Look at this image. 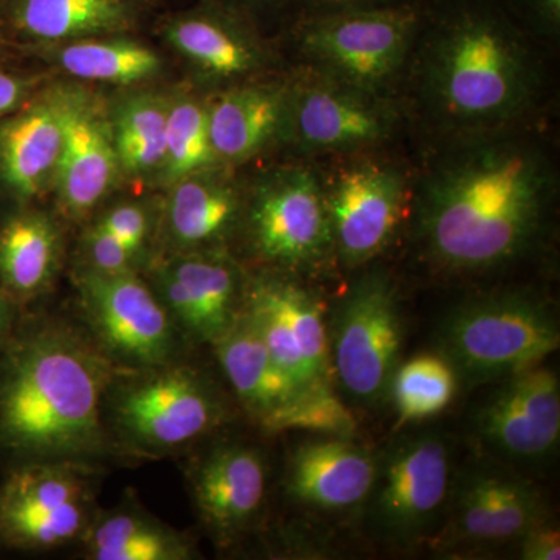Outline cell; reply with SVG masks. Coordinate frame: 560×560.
Here are the masks:
<instances>
[{
	"mask_svg": "<svg viewBox=\"0 0 560 560\" xmlns=\"http://www.w3.org/2000/svg\"><path fill=\"white\" fill-rule=\"evenodd\" d=\"M410 147L415 197L404 242L427 275L470 282L544 249L560 183L547 125Z\"/></svg>",
	"mask_w": 560,
	"mask_h": 560,
	"instance_id": "6da1fadb",
	"label": "cell"
},
{
	"mask_svg": "<svg viewBox=\"0 0 560 560\" xmlns=\"http://www.w3.org/2000/svg\"><path fill=\"white\" fill-rule=\"evenodd\" d=\"M550 57L503 0H422L397 95L410 145L548 125Z\"/></svg>",
	"mask_w": 560,
	"mask_h": 560,
	"instance_id": "7a4b0ae2",
	"label": "cell"
},
{
	"mask_svg": "<svg viewBox=\"0 0 560 560\" xmlns=\"http://www.w3.org/2000/svg\"><path fill=\"white\" fill-rule=\"evenodd\" d=\"M116 363L62 324L18 320L0 348V458L84 463L106 445L103 401Z\"/></svg>",
	"mask_w": 560,
	"mask_h": 560,
	"instance_id": "3957f363",
	"label": "cell"
},
{
	"mask_svg": "<svg viewBox=\"0 0 560 560\" xmlns=\"http://www.w3.org/2000/svg\"><path fill=\"white\" fill-rule=\"evenodd\" d=\"M282 158L245 180L238 238L259 270L308 282L338 278L334 232L315 164Z\"/></svg>",
	"mask_w": 560,
	"mask_h": 560,
	"instance_id": "277c9868",
	"label": "cell"
},
{
	"mask_svg": "<svg viewBox=\"0 0 560 560\" xmlns=\"http://www.w3.org/2000/svg\"><path fill=\"white\" fill-rule=\"evenodd\" d=\"M422 20V0L296 18L278 33L289 66L378 95H399Z\"/></svg>",
	"mask_w": 560,
	"mask_h": 560,
	"instance_id": "5b68a950",
	"label": "cell"
},
{
	"mask_svg": "<svg viewBox=\"0 0 560 560\" xmlns=\"http://www.w3.org/2000/svg\"><path fill=\"white\" fill-rule=\"evenodd\" d=\"M312 162L329 212L340 275L385 259L404 242L410 221L412 151L399 145Z\"/></svg>",
	"mask_w": 560,
	"mask_h": 560,
	"instance_id": "8992f818",
	"label": "cell"
},
{
	"mask_svg": "<svg viewBox=\"0 0 560 560\" xmlns=\"http://www.w3.org/2000/svg\"><path fill=\"white\" fill-rule=\"evenodd\" d=\"M560 345L555 307L533 287H501L460 301L438 330L436 352L463 386L489 385L545 363Z\"/></svg>",
	"mask_w": 560,
	"mask_h": 560,
	"instance_id": "52a82bcc",
	"label": "cell"
},
{
	"mask_svg": "<svg viewBox=\"0 0 560 560\" xmlns=\"http://www.w3.org/2000/svg\"><path fill=\"white\" fill-rule=\"evenodd\" d=\"M329 324L330 370L342 400L360 408L388 401L405 327L399 279L385 260L352 272Z\"/></svg>",
	"mask_w": 560,
	"mask_h": 560,
	"instance_id": "ba28073f",
	"label": "cell"
},
{
	"mask_svg": "<svg viewBox=\"0 0 560 560\" xmlns=\"http://www.w3.org/2000/svg\"><path fill=\"white\" fill-rule=\"evenodd\" d=\"M410 140L399 98L289 66L282 156L318 161L410 145Z\"/></svg>",
	"mask_w": 560,
	"mask_h": 560,
	"instance_id": "9c48e42d",
	"label": "cell"
},
{
	"mask_svg": "<svg viewBox=\"0 0 560 560\" xmlns=\"http://www.w3.org/2000/svg\"><path fill=\"white\" fill-rule=\"evenodd\" d=\"M455 464L442 431L400 434L377 453L374 482L361 522L381 547H429L447 508Z\"/></svg>",
	"mask_w": 560,
	"mask_h": 560,
	"instance_id": "30bf717a",
	"label": "cell"
},
{
	"mask_svg": "<svg viewBox=\"0 0 560 560\" xmlns=\"http://www.w3.org/2000/svg\"><path fill=\"white\" fill-rule=\"evenodd\" d=\"M548 518L547 501L534 482L499 459H478L455 470L444 518L429 548L444 558L514 550Z\"/></svg>",
	"mask_w": 560,
	"mask_h": 560,
	"instance_id": "8fae6325",
	"label": "cell"
},
{
	"mask_svg": "<svg viewBox=\"0 0 560 560\" xmlns=\"http://www.w3.org/2000/svg\"><path fill=\"white\" fill-rule=\"evenodd\" d=\"M117 430L143 453H165L208 436L230 418L223 394L190 366L142 370L113 400Z\"/></svg>",
	"mask_w": 560,
	"mask_h": 560,
	"instance_id": "7c38bea8",
	"label": "cell"
},
{
	"mask_svg": "<svg viewBox=\"0 0 560 560\" xmlns=\"http://www.w3.org/2000/svg\"><path fill=\"white\" fill-rule=\"evenodd\" d=\"M243 308L298 393L335 388L326 307L312 282L276 271L248 272Z\"/></svg>",
	"mask_w": 560,
	"mask_h": 560,
	"instance_id": "4fadbf2b",
	"label": "cell"
},
{
	"mask_svg": "<svg viewBox=\"0 0 560 560\" xmlns=\"http://www.w3.org/2000/svg\"><path fill=\"white\" fill-rule=\"evenodd\" d=\"M161 33L209 94L289 69L278 38L215 0H198L190 9L168 14L161 21Z\"/></svg>",
	"mask_w": 560,
	"mask_h": 560,
	"instance_id": "5bb4252c",
	"label": "cell"
},
{
	"mask_svg": "<svg viewBox=\"0 0 560 560\" xmlns=\"http://www.w3.org/2000/svg\"><path fill=\"white\" fill-rule=\"evenodd\" d=\"M75 283L84 318L110 360L140 371L172 363L175 323L156 291L135 271L81 268Z\"/></svg>",
	"mask_w": 560,
	"mask_h": 560,
	"instance_id": "9a60e30c",
	"label": "cell"
},
{
	"mask_svg": "<svg viewBox=\"0 0 560 560\" xmlns=\"http://www.w3.org/2000/svg\"><path fill=\"white\" fill-rule=\"evenodd\" d=\"M475 436L508 466H540L560 444V383L547 364L495 383L471 419Z\"/></svg>",
	"mask_w": 560,
	"mask_h": 560,
	"instance_id": "2e32d148",
	"label": "cell"
},
{
	"mask_svg": "<svg viewBox=\"0 0 560 560\" xmlns=\"http://www.w3.org/2000/svg\"><path fill=\"white\" fill-rule=\"evenodd\" d=\"M248 272L231 250L175 254L154 271L158 296L190 340L212 346L245 304Z\"/></svg>",
	"mask_w": 560,
	"mask_h": 560,
	"instance_id": "e0dca14e",
	"label": "cell"
},
{
	"mask_svg": "<svg viewBox=\"0 0 560 560\" xmlns=\"http://www.w3.org/2000/svg\"><path fill=\"white\" fill-rule=\"evenodd\" d=\"M190 492L202 525L221 547L243 539L264 514L270 466L261 448L243 441L210 447L190 470Z\"/></svg>",
	"mask_w": 560,
	"mask_h": 560,
	"instance_id": "ac0fdd59",
	"label": "cell"
},
{
	"mask_svg": "<svg viewBox=\"0 0 560 560\" xmlns=\"http://www.w3.org/2000/svg\"><path fill=\"white\" fill-rule=\"evenodd\" d=\"M60 92L62 147L54 190L62 213L80 220L108 197L121 171L109 110L79 88Z\"/></svg>",
	"mask_w": 560,
	"mask_h": 560,
	"instance_id": "d6986e66",
	"label": "cell"
},
{
	"mask_svg": "<svg viewBox=\"0 0 560 560\" xmlns=\"http://www.w3.org/2000/svg\"><path fill=\"white\" fill-rule=\"evenodd\" d=\"M375 467L377 453L353 436L316 434L291 451L283 490L287 499L313 514L360 517Z\"/></svg>",
	"mask_w": 560,
	"mask_h": 560,
	"instance_id": "ffe728a7",
	"label": "cell"
},
{
	"mask_svg": "<svg viewBox=\"0 0 560 560\" xmlns=\"http://www.w3.org/2000/svg\"><path fill=\"white\" fill-rule=\"evenodd\" d=\"M287 70L208 95L210 145L220 165L238 171L268 154H280L287 124Z\"/></svg>",
	"mask_w": 560,
	"mask_h": 560,
	"instance_id": "44dd1931",
	"label": "cell"
},
{
	"mask_svg": "<svg viewBox=\"0 0 560 560\" xmlns=\"http://www.w3.org/2000/svg\"><path fill=\"white\" fill-rule=\"evenodd\" d=\"M164 210L165 237L175 254L230 250L241 234L245 180L223 165L171 184Z\"/></svg>",
	"mask_w": 560,
	"mask_h": 560,
	"instance_id": "7402d4cb",
	"label": "cell"
},
{
	"mask_svg": "<svg viewBox=\"0 0 560 560\" xmlns=\"http://www.w3.org/2000/svg\"><path fill=\"white\" fill-rule=\"evenodd\" d=\"M62 147L61 92L25 102L0 119V189L25 205L54 187Z\"/></svg>",
	"mask_w": 560,
	"mask_h": 560,
	"instance_id": "603a6c76",
	"label": "cell"
},
{
	"mask_svg": "<svg viewBox=\"0 0 560 560\" xmlns=\"http://www.w3.org/2000/svg\"><path fill=\"white\" fill-rule=\"evenodd\" d=\"M153 0H5L0 24L24 40L58 44L130 33Z\"/></svg>",
	"mask_w": 560,
	"mask_h": 560,
	"instance_id": "cb8c5ba5",
	"label": "cell"
},
{
	"mask_svg": "<svg viewBox=\"0 0 560 560\" xmlns=\"http://www.w3.org/2000/svg\"><path fill=\"white\" fill-rule=\"evenodd\" d=\"M212 346L221 371L242 407L261 427L300 396L272 359L245 308Z\"/></svg>",
	"mask_w": 560,
	"mask_h": 560,
	"instance_id": "d4e9b609",
	"label": "cell"
},
{
	"mask_svg": "<svg viewBox=\"0 0 560 560\" xmlns=\"http://www.w3.org/2000/svg\"><path fill=\"white\" fill-rule=\"evenodd\" d=\"M60 257V232L46 213L22 208L0 223V283L20 311L49 290Z\"/></svg>",
	"mask_w": 560,
	"mask_h": 560,
	"instance_id": "484cf974",
	"label": "cell"
},
{
	"mask_svg": "<svg viewBox=\"0 0 560 560\" xmlns=\"http://www.w3.org/2000/svg\"><path fill=\"white\" fill-rule=\"evenodd\" d=\"M95 560H186L191 541L138 508H119L94 517L83 537Z\"/></svg>",
	"mask_w": 560,
	"mask_h": 560,
	"instance_id": "4316f807",
	"label": "cell"
},
{
	"mask_svg": "<svg viewBox=\"0 0 560 560\" xmlns=\"http://www.w3.org/2000/svg\"><path fill=\"white\" fill-rule=\"evenodd\" d=\"M69 75L101 83L135 84L153 79L161 60L150 47L124 35L92 36L47 44Z\"/></svg>",
	"mask_w": 560,
	"mask_h": 560,
	"instance_id": "83f0119b",
	"label": "cell"
},
{
	"mask_svg": "<svg viewBox=\"0 0 560 560\" xmlns=\"http://www.w3.org/2000/svg\"><path fill=\"white\" fill-rule=\"evenodd\" d=\"M168 98L136 94L109 113L121 173L135 178H160L165 162Z\"/></svg>",
	"mask_w": 560,
	"mask_h": 560,
	"instance_id": "f1b7e54d",
	"label": "cell"
},
{
	"mask_svg": "<svg viewBox=\"0 0 560 560\" xmlns=\"http://www.w3.org/2000/svg\"><path fill=\"white\" fill-rule=\"evenodd\" d=\"M459 386L458 375L441 353H420L401 360L388 396L397 423L407 427L441 415L455 399Z\"/></svg>",
	"mask_w": 560,
	"mask_h": 560,
	"instance_id": "f546056e",
	"label": "cell"
},
{
	"mask_svg": "<svg viewBox=\"0 0 560 560\" xmlns=\"http://www.w3.org/2000/svg\"><path fill=\"white\" fill-rule=\"evenodd\" d=\"M220 165L209 138L208 97L180 92L168 98L165 162L160 175L171 186L184 176Z\"/></svg>",
	"mask_w": 560,
	"mask_h": 560,
	"instance_id": "4dcf8cb0",
	"label": "cell"
},
{
	"mask_svg": "<svg viewBox=\"0 0 560 560\" xmlns=\"http://www.w3.org/2000/svg\"><path fill=\"white\" fill-rule=\"evenodd\" d=\"M530 38L555 55L560 44V0H503Z\"/></svg>",
	"mask_w": 560,
	"mask_h": 560,
	"instance_id": "1f68e13d",
	"label": "cell"
},
{
	"mask_svg": "<svg viewBox=\"0 0 560 560\" xmlns=\"http://www.w3.org/2000/svg\"><path fill=\"white\" fill-rule=\"evenodd\" d=\"M83 254L86 259L84 268L108 275L135 271V264L139 257L127 243L121 242L117 235L98 223L84 235Z\"/></svg>",
	"mask_w": 560,
	"mask_h": 560,
	"instance_id": "d6a6232c",
	"label": "cell"
},
{
	"mask_svg": "<svg viewBox=\"0 0 560 560\" xmlns=\"http://www.w3.org/2000/svg\"><path fill=\"white\" fill-rule=\"evenodd\" d=\"M97 223L117 235L121 242L127 243L139 256L147 241H149L150 213L140 205L125 202V205L114 206V208L106 210L105 215Z\"/></svg>",
	"mask_w": 560,
	"mask_h": 560,
	"instance_id": "836d02e7",
	"label": "cell"
},
{
	"mask_svg": "<svg viewBox=\"0 0 560 560\" xmlns=\"http://www.w3.org/2000/svg\"><path fill=\"white\" fill-rule=\"evenodd\" d=\"M285 2L287 21H290L296 18L341 13V11L383 9V7L401 5L412 0H285Z\"/></svg>",
	"mask_w": 560,
	"mask_h": 560,
	"instance_id": "e575fe53",
	"label": "cell"
},
{
	"mask_svg": "<svg viewBox=\"0 0 560 560\" xmlns=\"http://www.w3.org/2000/svg\"><path fill=\"white\" fill-rule=\"evenodd\" d=\"M517 558L523 560H559L560 530L555 521L539 523L530 528L514 548Z\"/></svg>",
	"mask_w": 560,
	"mask_h": 560,
	"instance_id": "d590c367",
	"label": "cell"
},
{
	"mask_svg": "<svg viewBox=\"0 0 560 560\" xmlns=\"http://www.w3.org/2000/svg\"><path fill=\"white\" fill-rule=\"evenodd\" d=\"M232 10L241 11L267 33L282 31L287 21L285 0H215Z\"/></svg>",
	"mask_w": 560,
	"mask_h": 560,
	"instance_id": "8d00e7d4",
	"label": "cell"
},
{
	"mask_svg": "<svg viewBox=\"0 0 560 560\" xmlns=\"http://www.w3.org/2000/svg\"><path fill=\"white\" fill-rule=\"evenodd\" d=\"M33 81L18 73L0 70V119L20 109L28 101Z\"/></svg>",
	"mask_w": 560,
	"mask_h": 560,
	"instance_id": "74e56055",
	"label": "cell"
},
{
	"mask_svg": "<svg viewBox=\"0 0 560 560\" xmlns=\"http://www.w3.org/2000/svg\"><path fill=\"white\" fill-rule=\"evenodd\" d=\"M20 308L13 304L9 294L3 290L2 283H0V348L5 345L11 334H13L18 320H20Z\"/></svg>",
	"mask_w": 560,
	"mask_h": 560,
	"instance_id": "f35d334b",
	"label": "cell"
},
{
	"mask_svg": "<svg viewBox=\"0 0 560 560\" xmlns=\"http://www.w3.org/2000/svg\"><path fill=\"white\" fill-rule=\"evenodd\" d=\"M3 3H5V0H0V9H2Z\"/></svg>",
	"mask_w": 560,
	"mask_h": 560,
	"instance_id": "ab89813d",
	"label": "cell"
}]
</instances>
